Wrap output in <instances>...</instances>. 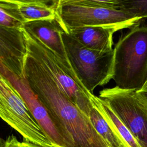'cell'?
<instances>
[{
  "mask_svg": "<svg viewBox=\"0 0 147 147\" xmlns=\"http://www.w3.org/2000/svg\"><path fill=\"white\" fill-rule=\"evenodd\" d=\"M24 74L29 87L72 147H109L89 117L69 99L49 71L28 52Z\"/></svg>",
  "mask_w": 147,
  "mask_h": 147,
  "instance_id": "obj_1",
  "label": "cell"
},
{
  "mask_svg": "<svg viewBox=\"0 0 147 147\" xmlns=\"http://www.w3.org/2000/svg\"><path fill=\"white\" fill-rule=\"evenodd\" d=\"M113 50L115 86L140 90L147 81V25L130 28L120 36Z\"/></svg>",
  "mask_w": 147,
  "mask_h": 147,
  "instance_id": "obj_2",
  "label": "cell"
},
{
  "mask_svg": "<svg viewBox=\"0 0 147 147\" xmlns=\"http://www.w3.org/2000/svg\"><path fill=\"white\" fill-rule=\"evenodd\" d=\"M57 15L67 32L84 26H104L118 31L139 25L142 20L121 10L94 6L90 0H59Z\"/></svg>",
  "mask_w": 147,
  "mask_h": 147,
  "instance_id": "obj_3",
  "label": "cell"
},
{
  "mask_svg": "<svg viewBox=\"0 0 147 147\" xmlns=\"http://www.w3.org/2000/svg\"><path fill=\"white\" fill-rule=\"evenodd\" d=\"M61 37L68 59L78 78L90 94L113 79L114 50L102 52L89 49L64 30Z\"/></svg>",
  "mask_w": 147,
  "mask_h": 147,
  "instance_id": "obj_4",
  "label": "cell"
},
{
  "mask_svg": "<svg viewBox=\"0 0 147 147\" xmlns=\"http://www.w3.org/2000/svg\"><path fill=\"white\" fill-rule=\"evenodd\" d=\"M0 118L19 133L23 140L44 147H53L20 94L1 72Z\"/></svg>",
  "mask_w": 147,
  "mask_h": 147,
  "instance_id": "obj_5",
  "label": "cell"
},
{
  "mask_svg": "<svg viewBox=\"0 0 147 147\" xmlns=\"http://www.w3.org/2000/svg\"><path fill=\"white\" fill-rule=\"evenodd\" d=\"M105 101L141 147H147V100L136 90L117 86L99 91Z\"/></svg>",
  "mask_w": 147,
  "mask_h": 147,
  "instance_id": "obj_6",
  "label": "cell"
},
{
  "mask_svg": "<svg viewBox=\"0 0 147 147\" xmlns=\"http://www.w3.org/2000/svg\"><path fill=\"white\" fill-rule=\"evenodd\" d=\"M27 52L42 65L50 73L56 83L69 99L87 116L92 107V95L67 74L59 64L55 54L40 40L22 28Z\"/></svg>",
  "mask_w": 147,
  "mask_h": 147,
  "instance_id": "obj_7",
  "label": "cell"
},
{
  "mask_svg": "<svg viewBox=\"0 0 147 147\" xmlns=\"http://www.w3.org/2000/svg\"><path fill=\"white\" fill-rule=\"evenodd\" d=\"M0 72L18 91L32 116L53 147H72L24 79L15 76L0 63Z\"/></svg>",
  "mask_w": 147,
  "mask_h": 147,
  "instance_id": "obj_8",
  "label": "cell"
},
{
  "mask_svg": "<svg viewBox=\"0 0 147 147\" xmlns=\"http://www.w3.org/2000/svg\"><path fill=\"white\" fill-rule=\"evenodd\" d=\"M22 28L36 36L48 48L55 54L59 64L67 74L84 87L74 71L68 59L61 37V33L64 30L66 31V29L57 15L53 19L25 23Z\"/></svg>",
  "mask_w": 147,
  "mask_h": 147,
  "instance_id": "obj_9",
  "label": "cell"
},
{
  "mask_svg": "<svg viewBox=\"0 0 147 147\" xmlns=\"http://www.w3.org/2000/svg\"><path fill=\"white\" fill-rule=\"evenodd\" d=\"M27 55L26 41L21 29L0 25V63L21 79H24Z\"/></svg>",
  "mask_w": 147,
  "mask_h": 147,
  "instance_id": "obj_10",
  "label": "cell"
},
{
  "mask_svg": "<svg viewBox=\"0 0 147 147\" xmlns=\"http://www.w3.org/2000/svg\"><path fill=\"white\" fill-rule=\"evenodd\" d=\"M117 30L104 26L71 28L67 33L84 47L95 51L110 52L113 49V34Z\"/></svg>",
  "mask_w": 147,
  "mask_h": 147,
  "instance_id": "obj_11",
  "label": "cell"
},
{
  "mask_svg": "<svg viewBox=\"0 0 147 147\" xmlns=\"http://www.w3.org/2000/svg\"><path fill=\"white\" fill-rule=\"evenodd\" d=\"M12 1L24 24L34 21L53 19L57 16L59 0Z\"/></svg>",
  "mask_w": 147,
  "mask_h": 147,
  "instance_id": "obj_12",
  "label": "cell"
},
{
  "mask_svg": "<svg viewBox=\"0 0 147 147\" xmlns=\"http://www.w3.org/2000/svg\"><path fill=\"white\" fill-rule=\"evenodd\" d=\"M88 117L95 130L109 147H127L111 122L94 105Z\"/></svg>",
  "mask_w": 147,
  "mask_h": 147,
  "instance_id": "obj_13",
  "label": "cell"
},
{
  "mask_svg": "<svg viewBox=\"0 0 147 147\" xmlns=\"http://www.w3.org/2000/svg\"><path fill=\"white\" fill-rule=\"evenodd\" d=\"M90 100L92 105L100 110L111 122L127 147H141L129 130L105 101L94 95L91 96Z\"/></svg>",
  "mask_w": 147,
  "mask_h": 147,
  "instance_id": "obj_14",
  "label": "cell"
},
{
  "mask_svg": "<svg viewBox=\"0 0 147 147\" xmlns=\"http://www.w3.org/2000/svg\"><path fill=\"white\" fill-rule=\"evenodd\" d=\"M24 22L18 15L12 0H0V25L21 29Z\"/></svg>",
  "mask_w": 147,
  "mask_h": 147,
  "instance_id": "obj_15",
  "label": "cell"
},
{
  "mask_svg": "<svg viewBox=\"0 0 147 147\" xmlns=\"http://www.w3.org/2000/svg\"><path fill=\"white\" fill-rule=\"evenodd\" d=\"M119 10L142 19L147 18V0L120 1Z\"/></svg>",
  "mask_w": 147,
  "mask_h": 147,
  "instance_id": "obj_16",
  "label": "cell"
},
{
  "mask_svg": "<svg viewBox=\"0 0 147 147\" xmlns=\"http://www.w3.org/2000/svg\"><path fill=\"white\" fill-rule=\"evenodd\" d=\"M3 147H21L20 141L14 135L9 136L5 140Z\"/></svg>",
  "mask_w": 147,
  "mask_h": 147,
  "instance_id": "obj_17",
  "label": "cell"
},
{
  "mask_svg": "<svg viewBox=\"0 0 147 147\" xmlns=\"http://www.w3.org/2000/svg\"><path fill=\"white\" fill-rule=\"evenodd\" d=\"M20 146L21 147H44L41 145L33 144L32 142H30V141H28L25 140H23L22 142L20 141Z\"/></svg>",
  "mask_w": 147,
  "mask_h": 147,
  "instance_id": "obj_18",
  "label": "cell"
},
{
  "mask_svg": "<svg viewBox=\"0 0 147 147\" xmlns=\"http://www.w3.org/2000/svg\"><path fill=\"white\" fill-rule=\"evenodd\" d=\"M137 92L144 96L147 100V81L142 86V87L138 90H137Z\"/></svg>",
  "mask_w": 147,
  "mask_h": 147,
  "instance_id": "obj_19",
  "label": "cell"
},
{
  "mask_svg": "<svg viewBox=\"0 0 147 147\" xmlns=\"http://www.w3.org/2000/svg\"><path fill=\"white\" fill-rule=\"evenodd\" d=\"M4 142H5V140H3L0 136V147H3V145H4Z\"/></svg>",
  "mask_w": 147,
  "mask_h": 147,
  "instance_id": "obj_20",
  "label": "cell"
}]
</instances>
